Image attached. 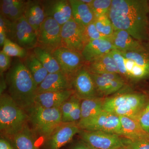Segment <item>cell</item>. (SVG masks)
I'll return each mask as SVG.
<instances>
[{
    "instance_id": "cell-18",
    "label": "cell",
    "mask_w": 149,
    "mask_h": 149,
    "mask_svg": "<svg viewBox=\"0 0 149 149\" xmlns=\"http://www.w3.org/2000/svg\"><path fill=\"white\" fill-rule=\"evenodd\" d=\"M110 42L116 49L122 52L140 51L146 49L141 42L134 39L125 30L117 29L110 38Z\"/></svg>"
},
{
    "instance_id": "cell-45",
    "label": "cell",
    "mask_w": 149,
    "mask_h": 149,
    "mask_svg": "<svg viewBox=\"0 0 149 149\" xmlns=\"http://www.w3.org/2000/svg\"><path fill=\"white\" fill-rule=\"evenodd\" d=\"M120 149H128L127 148H126V147H123V148H120Z\"/></svg>"
},
{
    "instance_id": "cell-5",
    "label": "cell",
    "mask_w": 149,
    "mask_h": 149,
    "mask_svg": "<svg viewBox=\"0 0 149 149\" xmlns=\"http://www.w3.org/2000/svg\"><path fill=\"white\" fill-rule=\"evenodd\" d=\"M27 113L33 130L46 139L62 123L60 108H45L35 104Z\"/></svg>"
},
{
    "instance_id": "cell-34",
    "label": "cell",
    "mask_w": 149,
    "mask_h": 149,
    "mask_svg": "<svg viewBox=\"0 0 149 149\" xmlns=\"http://www.w3.org/2000/svg\"><path fill=\"white\" fill-rule=\"evenodd\" d=\"M110 54L113 57L116 62L120 74L125 79L127 75V72L125 66V58L123 56L120 51L116 49L112 51Z\"/></svg>"
},
{
    "instance_id": "cell-27",
    "label": "cell",
    "mask_w": 149,
    "mask_h": 149,
    "mask_svg": "<svg viewBox=\"0 0 149 149\" xmlns=\"http://www.w3.org/2000/svg\"><path fill=\"white\" fill-rule=\"evenodd\" d=\"M25 58L24 64L29 70L35 83L38 86L46 78L49 72L34 54L28 55Z\"/></svg>"
},
{
    "instance_id": "cell-9",
    "label": "cell",
    "mask_w": 149,
    "mask_h": 149,
    "mask_svg": "<svg viewBox=\"0 0 149 149\" xmlns=\"http://www.w3.org/2000/svg\"><path fill=\"white\" fill-rule=\"evenodd\" d=\"M78 125L81 130L102 131L121 135L120 117L105 111L103 110L91 119L79 121Z\"/></svg>"
},
{
    "instance_id": "cell-17",
    "label": "cell",
    "mask_w": 149,
    "mask_h": 149,
    "mask_svg": "<svg viewBox=\"0 0 149 149\" xmlns=\"http://www.w3.org/2000/svg\"><path fill=\"white\" fill-rule=\"evenodd\" d=\"M115 49V48L110 40H91L85 46L81 54L85 62L89 63L109 53Z\"/></svg>"
},
{
    "instance_id": "cell-4",
    "label": "cell",
    "mask_w": 149,
    "mask_h": 149,
    "mask_svg": "<svg viewBox=\"0 0 149 149\" xmlns=\"http://www.w3.org/2000/svg\"><path fill=\"white\" fill-rule=\"evenodd\" d=\"M148 100L143 93H121L104 98L103 109L118 116L136 118Z\"/></svg>"
},
{
    "instance_id": "cell-24",
    "label": "cell",
    "mask_w": 149,
    "mask_h": 149,
    "mask_svg": "<svg viewBox=\"0 0 149 149\" xmlns=\"http://www.w3.org/2000/svg\"><path fill=\"white\" fill-rule=\"evenodd\" d=\"M1 15L11 22L24 15L26 1L21 0H1Z\"/></svg>"
},
{
    "instance_id": "cell-36",
    "label": "cell",
    "mask_w": 149,
    "mask_h": 149,
    "mask_svg": "<svg viewBox=\"0 0 149 149\" xmlns=\"http://www.w3.org/2000/svg\"><path fill=\"white\" fill-rule=\"evenodd\" d=\"M136 119L142 128L149 133V100Z\"/></svg>"
},
{
    "instance_id": "cell-16",
    "label": "cell",
    "mask_w": 149,
    "mask_h": 149,
    "mask_svg": "<svg viewBox=\"0 0 149 149\" xmlns=\"http://www.w3.org/2000/svg\"><path fill=\"white\" fill-rule=\"evenodd\" d=\"M74 94L72 89L37 94L35 104L45 108H60Z\"/></svg>"
},
{
    "instance_id": "cell-38",
    "label": "cell",
    "mask_w": 149,
    "mask_h": 149,
    "mask_svg": "<svg viewBox=\"0 0 149 149\" xmlns=\"http://www.w3.org/2000/svg\"><path fill=\"white\" fill-rule=\"evenodd\" d=\"M80 102L79 100L75 104L65 123L78 122L81 119V110L80 107Z\"/></svg>"
},
{
    "instance_id": "cell-10",
    "label": "cell",
    "mask_w": 149,
    "mask_h": 149,
    "mask_svg": "<svg viewBox=\"0 0 149 149\" xmlns=\"http://www.w3.org/2000/svg\"><path fill=\"white\" fill-rule=\"evenodd\" d=\"M61 35L63 47L81 54L89 42L85 27L72 18L61 26Z\"/></svg>"
},
{
    "instance_id": "cell-37",
    "label": "cell",
    "mask_w": 149,
    "mask_h": 149,
    "mask_svg": "<svg viewBox=\"0 0 149 149\" xmlns=\"http://www.w3.org/2000/svg\"><path fill=\"white\" fill-rule=\"evenodd\" d=\"M123 139L124 147L128 149H149V138L136 141Z\"/></svg>"
},
{
    "instance_id": "cell-15",
    "label": "cell",
    "mask_w": 149,
    "mask_h": 149,
    "mask_svg": "<svg viewBox=\"0 0 149 149\" xmlns=\"http://www.w3.org/2000/svg\"><path fill=\"white\" fill-rule=\"evenodd\" d=\"M72 89L71 80L61 71L49 73L38 86L37 94Z\"/></svg>"
},
{
    "instance_id": "cell-31",
    "label": "cell",
    "mask_w": 149,
    "mask_h": 149,
    "mask_svg": "<svg viewBox=\"0 0 149 149\" xmlns=\"http://www.w3.org/2000/svg\"><path fill=\"white\" fill-rule=\"evenodd\" d=\"M94 23L99 32L107 37L111 38L114 33V27L108 15L96 19Z\"/></svg>"
},
{
    "instance_id": "cell-6",
    "label": "cell",
    "mask_w": 149,
    "mask_h": 149,
    "mask_svg": "<svg viewBox=\"0 0 149 149\" xmlns=\"http://www.w3.org/2000/svg\"><path fill=\"white\" fill-rule=\"evenodd\" d=\"M8 39L25 49H33L37 46V33L24 16L16 21H10L5 29Z\"/></svg>"
},
{
    "instance_id": "cell-39",
    "label": "cell",
    "mask_w": 149,
    "mask_h": 149,
    "mask_svg": "<svg viewBox=\"0 0 149 149\" xmlns=\"http://www.w3.org/2000/svg\"><path fill=\"white\" fill-rule=\"evenodd\" d=\"M10 57L2 51L0 52V72L2 74L8 70L11 66Z\"/></svg>"
},
{
    "instance_id": "cell-2",
    "label": "cell",
    "mask_w": 149,
    "mask_h": 149,
    "mask_svg": "<svg viewBox=\"0 0 149 149\" xmlns=\"http://www.w3.org/2000/svg\"><path fill=\"white\" fill-rule=\"evenodd\" d=\"M5 79L9 95L28 112L35 105L38 86L24 63H15L7 72Z\"/></svg>"
},
{
    "instance_id": "cell-44",
    "label": "cell",
    "mask_w": 149,
    "mask_h": 149,
    "mask_svg": "<svg viewBox=\"0 0 149 149\" xmlns=\"http://www.w3.org/2000/svg\"><path fill=\"white\" fill-rule=\"evenodd\" d=\"M81 1L85 3L88 5L93 1V0H81Z\"/></svg>"
},
{
    "instance_id": "cell-25",
    "label": "cell",
    "mask_w": 149,
    "mask_h": 149,
    "mask_svg": "<svg viewBox=\"0 0 149 149\" xmlns=\"http://www.w3.org/2000/svg\"><path fill=\"white\" fill-rule=\"evenodd\" d=\"M10 138L17 149H39L35 145V135L28 124Z\"/></svg>"
},
{
    "instance_id": "cell-29",
    "label": "cell",
    "mask_w": 149,
    "mask_h": 149,
    "mask_svg": "<svg viewBox=\"0 0 149 149\" xmlns=\"http://www.w3.org/2000/svg\"><path fill=\"white\" fill-rule=\"evenodd\" d=\"M120 52L125 58L133 61L138 65L149 70V52L146 49L142 50Z\"/></svg>"
},
{
    "instance_id": "cell-43",
    "label": "cell",
    "mask_w": 149,
    "mask_h": 149,
    "mask_svg": "<svg viewBox=\"0 0 149 149\" xmlns=\"http://www.w3.org/2000/svg\"><path fill=\"white\" fill-rule=\"evenodd\" d=\"M1 89H0V93H1V95L3 93L4 91L5 90L6 88L7 87V85L6 82L5 78H4L3 76V74H1Z\"/></svg>"
},
{
    "instance_id": "cell-12",
    "label": "cell",
    "mask_w": 149,
    "mask_h": 149,
    "mask_svg": "<svg viewBox=\"0 0 149 149\" xmlns=\"http://www.w3.org/2000/svg\"><path fill=\"white\" fill-rule=\"evenodd\" d=\"M72 89L80 100L101 97L99 96L91 72L86 67L82 68L71 79Z\"/></svg>"
},
{
    "instance_id": "cell-40",
    "label": "cell",
    "mask_w": 149,
    "mask_h": 149,
    "mask_svg": "<svg viewBox=\"0 0 149 149\" xmlns=\"http://www.w3.org/2000/svg\"><path fill=\"white\" fill-rule=\"evenodd\" d=\"M70 149H93L84 141H82L74 144Z\"/></svg>"
},
{
    "instance_id": "cell-33",
    "label": "cell",
    "mask_w": 149,
    "mask_h": 149,
    "mask_svg": "<svg viewBox=\"0 0 149 149\" xmlns=\"http://www.w3.org/2000/svg\"><path fill=\"white\" fill-rule=\"evenodd\" d=\"M80 99L74 94L68 100L65 102L60 108L62 115V123H65L70 113L72 111L75 104Z\"/></svg>"
},
{
    "instance_id": "cell-32",
    "label": "cell",
    "mask_w": 149,
    "mask_h": 149,
    "mask_svg": "<svg viewBox=\"0 0 149 149\" xmlns=\"http://www.w3.org/2000/svg\"><path fill=\"white\" fill-rule=\"evenodd\" d=\"M112 0H93L89 5L93 11L95 18L108 15L111 7Z\"/></svg>"
},
{
    "instance_id": "cell-11",
    "label": "cell",
    "mask_w": 149,
    "mask_h": 149,
    "mask_svg": "<svg viewBox=\"0 0 149 149\" xmlns=\"http://www.w3.org/2000/svg\"><path fill=\"white\" fill-rule=\"evenodd\" d=\"M52 54L58 63L61 72L70 80L85 66V62L81 54L65 47L58 48Z\"/></svg>"
},
{
    "instance_id": "cell-1",
    "label": "cell",
    "mask_w": 149,
    "mask_h": 149,
    "mask_svg": "<svg viewBox=\"0 0 149 149\" xmlns=\"http://www.w3.org/2000/svg\"><path fill=\"white\" fill-rule=\"evenodd\" d=\"M149 12L148 1L112 0L108 15L115 30H125L142 42L148 39Z\"/></svg>"
},
{
    "instance_id": "cell-20",
    "label": "cell",
    "mask_w": 149,
    "mask_h": 149,
    "mask_svg": "<svg viewBox=\"0 0 149 149\" xmlns=\"http://www.w3.org/2000/svg\"><path fill=\"white\" fill-rule=\"evenodd\" d=\"M23 16L37 33L41 24L46 17L41 1H26Z\"/></svg>"
},
{
    "instance_id": "cell-14",
    "label": "cell",
    "mask_w": 149,
    "mask_h": 149,
    "mask_svg": "<svg viewBox=\"0 0 149 149\" xmlns=\"http://www.w3.org/2000/svg\"><path fill=\"white\" fill-rule=\"evenodd\" d=\"M46 17H51L61 26L72 18V10L69 1L47 0L41 1Z\"/></svg>"
},
{
    "instance_id": "cell-3",
    "label": "cell",
    "mask_w": 149,
    "mask_h": 149,
    "mask_svg": "<svg viewBox=\"0 0 149 149\" xmlns=\"http://www.w3.org/2000/svg\"><path fill=\"white\" fill-rule=\"evenodd\" d=\"M27 112L20 107L8 94L0 98V130L3 135L10 138L28 124Z\"/></svg>"
},
{
    "instance_id": "cell-42",
    "label": "cell",
    "mask_w": 149,
    "mask_h": 149,
    "mask_svg": "<svg viewBox=\"0 0 149 149\" xmlns=\"http://www.w3.org/2000/svg\"><path fill=\"white\" fill-rule=\"evenodd\" d=\"M7 38L6 33L5 29L3 28H0V46L1 47H3L6 40Z\"/></svg>"
},
{
    "instance_id": "cell-21",
    "label": "cell",
    "mask_w": 149,
    "mask_h": 149,
    "mask_svg": "<svg viewBox=\"0 0 149 149\" xmlns=\"http://www.w3.org/2000/svg\"><path fill=\"white\" fill-rule=\"evenodd\" d=\"M72 10V19L85 28L95 21V18L90 6L81 0H69Z\"/></svg>"
},
{
    "instance_id": "cell-46",
    "label": "cell",
    "mask_w": 149,
    "mask_h": 149,
    "mask_svg": "<svg viewBox=\"0 0 149 149\" xmlns=\"http://www.w3.org/2000/svg\"><path fill=\"white\" fill-rule=\"evenodd\" d=\"M148 2H149V1H148Z\"/></svg>"
},
{
    "instance_id": "cell-28",
    "label": "cell",
    "mask_w": 149,
    "mask_h": 149,
    "mask_svg": "<svg viewBox=\"0 0 149 149\" xmlns=\"http://www.w3.org/2000/svg\"><path fill=\"white\" fill-rule=\"evenodd\" d=\"M33 53L49 73L60 72V67L52 54L37 46L33 49Z\"/></svg>"
},
{
    "instance_id": "cell-41",
    "label": "cell",
    "mask_w": 149,
    "mask_h": 149,
    "mask_svg": "<svg viewBox=\"0 0 149 149\" xmlns=\"http://www.w3.org/2000/svg\"><path fill=\"white\" fill-rule=\"evenodd\" d=\"M0 149H14L10 143L6 139L1 137L0 139Z\"/></svg>"
},
{
    "instance_id": "cell-23",
    "label": "cell",
    "mask_w": 149,
    "mask_h": 149,
    "mask_svg": "<svg viewBox=\"0 0 149 149\" xmlns=\"http://www.w3.org/2000/svg\"><path fill=\"white\" fill-rule=\"evenodd\" d=\"M88 64L86 68L93 74H101L111 72L120 74L116 62L110 53Z\"/></svg>"
},
{
    "instance_id": "cell-22",
    "label": "cell",
    "mask_w": 149,
    "mask_h": 149,
    "mask_svg": "<svg viewBox=\"0 0 149 149\" xmlns=\"http://www.w3.org/2000/svg\"><path fill=\"white\" fill-rule=\"evenodd\" d=\"M99 96L106 98L117 93L124 86L125 80H111L102 77L100 74L91 73Z\"/></svg>"
},
{
    "instance_id": "cell-35",
    "label": "cell",
    "mask_w": 149,
    "mask_h": 149,
    "mask_svg": "<svg viewBox=\"0 0 149 149\" xmlns=\"http://www.w3.org/2000/svg\"><path fill=\"white\" fill-rule=\"evenodd\" d=\"M85 32L88 41L96 40H106L110 41V37H107L100 32L96 28L94 22L85 27Z\"/></svg>"
},
{
    "instance_id": "cell-19",
    "label": "cell",
    "mask_w": 149,
    "mask_h": 149,
    "mask_svg": "<svg viewBox=\"0 0 149 149\" xmlns=\"http://www.w3.org/2000/svg\"><path fill=\"white\" fill-rule=\"evenodd\" d=\"M121 126V135L123 138L136 141L149 138V133L141 127L134 118L119 116Z\"/></svg>"
},
{
    "instance_id": "cell-26",
    "label": "cell",
    "mask_w": 149,
    "mask_h": 149,
    "mask_svg": "<svg viewBox=\"0 0 149 149\" xmlns=\"http://www.w3.org/2000/svg\"><path fill=\"white\" fill-rule=\"evenodd\" d=\"M104 99V98L97 97L81 100V119L79 121L91 119L102 111Z\"/></svg>"
},
{
    "instance_id": "cell-7",
    "label": "cell",
    "mask_w": 149,
    "mask_h": 149,
    "mask_svg": "<svg viewBox=\"0 0 149 149\" xmlns=\"http://www.w3.org/2000/svg\"><path fill=\"white\" fill-rule=\"evenodd\" d=\"M61 27L53 18L46 17L37 32V46L51 54L63 47Z\"/></svg>"
},
{
    "instance_id": "cell-8",
    "label": "cell",
    "mask_w": 149,
    "mask_h": 149,
    "mask_svg": "<svg viewBox=\"0 0 149 149\" xmlns=\"http://www.w3.org/2000/svg\"><path fill=\"white\" fill-rule=\"evenodd\" d=\"M78 135L93 149H120L124 147L123 137L114 133L81 129Z\"/></svg>"
},
{
    "instance_id": "cell-30",
    "label": "cell",
    "mask_w": 149,
    "mask_h": 149,
    "mask_svg": "<svg viewBox=\"0 0 149 149\" xmlns=\"http://www.w3.org/2000/svg\"><path fill=\"white\" fill-rule=\"evenodd\" d=\"M2 51L10 57L25 58L28 55L27 50L8 39L6 40Z\"/></svg>"
},
{
    "instance_id": "cell-13",
    "label": "cell",
    "mask_w": 149,
    "mask_h": 149,
    "mask_svg": "<svg viewBox=\"0 0 149 149\" xmlns=\"http://www.w3.org/2000/svg\"><path fill=\"white\" fill-rule=\"evenodd\" d=\"M81 130L78 122L62 123L46 139L47 149H60Z\"/></svg>"
}]
</instances>
